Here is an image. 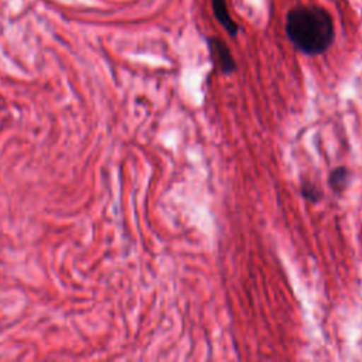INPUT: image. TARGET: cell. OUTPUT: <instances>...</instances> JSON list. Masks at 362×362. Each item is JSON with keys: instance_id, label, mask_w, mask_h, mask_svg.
Instances as JSON below:
<instances>
[{"instance_id": "cell-5", "label": "cell", "mask_w": 362, "mask_h": 362, "mask_svg": "<svg viewBox=\"0 0 362 362\" xmlns=\"http://www.w3.org/2000/svg\"><path fill=\"white\" fill-rule=\"evenodd\" d=\"M300 192L301 195L310 201V202H318L321 198H322V192L321 189L314 184V182H310V181H303L301 182V188H300Z\"/></svg>"}, {"instance_id": "cell-3", "label": "cell", "mask_w": 362, "mask_h": 362, "mask_svg": "<svg viewBox=\"0 0 362 362\" xmlns=\"http://www.w3.org/2000/svg\"><path fill=\"white\" fill-rule=\"evenodd\" d=\"M211 1H212V11H214V16L218 20V23L225 28V31L230 37H236L239 33V25L232 20V17L228 11L226 0H211Z\"/></svg>"}, {"instance_id": "cell-2", "label": "cell", "mask_w": 362, "mask_h": 362, "mask_svg": "<svg viewBox=\"0 0 362 362\" xmlns=\"http://www.w3.org/2000/svg\"><path fill=\"white\" fill-rule=\"evenodd\" d=\"M208 48L212 61L219 66L223 74H232L236 69L235 59L228 48V45L218 37L208 38Z\"/></svg>"}, {"instance_id": "cell-1", "label": "cell", "mask_w": 362, "mask_h": 362, "mask_svg": "<svg viewBox=\"0 0 362 362\" xmlns=\"http://www.w3.org/2000/svg\"><path fill=\"white\" fill-rule=\"evenodd\" d=\"M290 42L304 55L324 54L334 42L335 28L331 14L320 6H296L284 23Z\"/></svg>"}, {"instance_id": "cell-4", "label": "cell", "mask_w": 362, "mask_h": 362, "mask_svg": "<svg viewBox=\"0 0 362 362\" xmlns=\"http://www.w3.org/2000/svg\"><path fill=\"white\" fill-rule=\"evenodd\" d=\"M349 181V171L346 167H337L328 175V184L332 191L342 192Z\"/></svg>"}]
</instances>
